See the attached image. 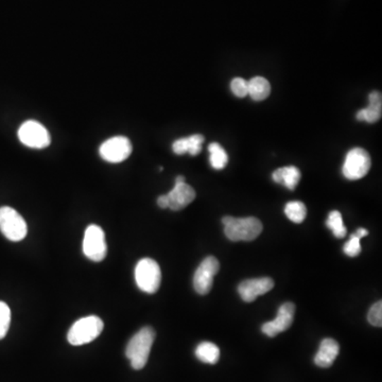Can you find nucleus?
<instances>
[{
  "label": "nucleus",
  "mask_w": 382,
  "mask_h": 382,
  "mask_svg": "<svg viewBox=\"0 0 382 382\" xmlns=\"http://www.w3.org/2000/svg\"><path fill=\"white\" fill-rule=\"evenodd\" d=\"M136 285L144 292H157L161 283V271L159 264L151 258H142L135 268Z\"/></svg>",
  "instance_id": "20e7f679"
},
{
  "label": "nucleus",
  "mask_w": 382,
  "mask_h": 382,
  "mask_svg": "<svg viewBox=\"0 0 382 382\" xmlns=\"http://www.w3.org/2000/svg\"><path fill=\"white\" fill-rule=\"evenodd\" d=\"M104 328V323L99 316H90L80 319L70 327L67 340L73 346L84 345L97 339Z\"/></svg>",
  "instance_id": "7ed1b4c3"
},
{
  "label": "nucleus",
  "mask_w": 382,
  "mask_h": 382,
  "mask_svg": "<svg viewBox=\"0 0 382 382\" xmlns=\"http://www.w3.org/2000/svg\"><path fill=\"white\" fill-rule=\"evenodd\" d=\"M204 140V136L201 134H195V135L188 136V137L180 138L172 144V150L178 155L189 153L191 156H196L202 151V144Z\"/></svg>",
  "instance_id": "dca6fc26"
},
{
  "label": "nucleus",
  "mask_w": 382,
  "mask_h": 382,
  "mask_svg": "<svg viewBox=\"0 0 382 382\" xmlns=\"http://www.w3.org/2000/svg\"><path fill=\"white\" fill-rule=\"evenodd\" d=\"M220 270V264L217 258L209 256L205 258L197 269L194 275V288L200 295H207L211 292L214 285V277Z\"/></svg>",
  "instance_id": "1a4fd4ad"
},
{
  "label": "nucleus",
  "mask_w": 382,
  "mask_h": 382,
  "mask_svg": "<svg viewBox=\"0 0 382 382\" xmlns=\"http://www.w3.org/2000/svg\"><path fill=\"white\" fill-rule=\"evenodd\" d=\"M230 90L237 97H245V96H247V92H249L247 81H245L242 78H235L230 82Z\"/></svg>",
  "instance_id": "a878e982"
},
{
  "label": "nucleus",
  "mask_w": 382,
  "mask_h": 382,
  "mask_svg": "<svg viewBox=\"0 0 382 382\" xmlns=\"http://www.w3.org/2000/svg\"><path fill=\"white\" fill-rule=\"evenodd\" d=\"M274 287V281L270 277H260V278L247 279L241 281L238 285V293L241 299L247 303L255 301L260 295H266L272 290Z\"/></svg>",
  "instance_id": "ddd939ff"
},
{
  "label": "nucleus",
  "mask_w": 382,
  "mask_h": 382,
  "mask_svg": "<svg viewBox=\"0 0 382 382\" xmlns=\"http://www.w3.org/2000/svg\"><path fill=\"white\" fill-rule=\"evenodd\" d=\"M301 178V171L299 168L295 167V166L279 168V169L275 170L272 174L274 182L283 185L290 190H295L297 188Z\"/></svg>",
  "instance_id": "f3484780"
},
{
  "label": "nucleus",
  "mask_w": 382,
  "mask_h": 382,
  "mask_svg": "<svg viewBox=\"0 0 382 382\" xmlns=\"http://www.w3.org/2000/svg\"><path fill=\"white\" fill-rule=\"evenodd\" d=\"M339 352V343L335 340L327 338L321 342L320 348L314 357V363L323 369L331 367L337 359Z\"/></svg>",
  "instance_id": "4468645a"
},
{
  "label": "nucleus",
  "mask_w": 382,
  "mask_h": 382,
  "mask_svg": "<svg viewBox=\"0 0 382 382\" xmlns=\"http://www.w3.org/2000/svg\"><path fill=\"white\" fill-rule=\"evenodd\" d=\"M356 234L358 235L360 238H363V237L367 236V235H369V232H367V230H365V228H358V230H357Z\"/></svg>",
  "instance_id": "cd10ccee"
},
{
  "label": "nucleus",
  "mask_w": 382,
  "mask_h": 382,
  "mask_svg": "<svg viewBox=\"0 0 382 382\" xmlns=\"http://www.w3.org/2000/svg\"><path fill=\"white\" fill-rule=\"evenodd\" d=\"M285 214L293 223H302L307 217V207L303 202L292 201L285 205Z\"/></svg>",
  "instance_id": "412c9836"
},
{
  "label": "nucleus",
  "mask_w": 382,
  "mask_h": 382,
  "mask_svg": "<svg viewBox=\"0 0 382 382\" xmlns=\"http://www.w3.org/2000/svg\"><path fill=\"white\" fill-rule=\"evenodd\" d=\"M18 138L25 146L33 149L46 148L51 142L48 130L39 121H28L20 125Z\"/></svg>",
  "instance_id": "6e6552de"
},
{
  "label": "nucleus",
  "mask_w": 382,
  "mask_h": 382,
  "mask_svg": "<svg viewBox=\"0 0 382 382\" xmlns=\"http://www.w3.org/2000/svg\"><path fill=\"white\" fill-rule=\"evenodd\" d=\"M100 156L109 163H121L132 153V144L125 136H115L106 140L99 149Z\"/></svg>",
  "instance_id": "9d476101"
},
{
  "label": "nucleus",
  "mask_w": 382,
  "mask_h": 382,
  "mask_svg": "<svg viewBox=\"0 0 382 382\" xmlns=\"http://www.w3.org/2000/svg\"><path fill=\"white\" fill-rule=\"evenodd\" d=\"M157 205H159L161 209H168L169 202H168L167 195H164V196H161L157 199Z\"/></svg>",
  "instance_id": "bb28decb"
},
{
  "label": "nucleus",
  "mask_w": 382,
  "mask_h": 382,
  "mask_svg": "<svg viewBox=\"0 0 382 382\" xmlns=\"http://www.w3.org/2000/svg\"><path fill=\"white\" fill-rule=\"evenodd\" d=\"M371 165V156L367 151L362 148H354L346 155L342 173L347 180H360L369 173Z\"/></svg>",
  "instance_id": "0eeeda50"
},
{
  "label": "nucleus",
  "mask_w": 382,
  "mask_h": 382,
  "mask_svg": "<svg viewBox=\"0 0 382 382\" xmlns=\"http://www.w3.org/2000/svg\"><path fill=\"white\" fill-rule=\"evenodd\" d=\"M209 163L216 170H222L228 163V156L226 151L218 142H211L209 146Z\"/></svg>",
  "instance_id": "aec40b11"
},
{
  "label": "nucleus",
  "mask_w": 382,
  "mask_h": 382,
  "mask_svg": "<svg viewBox=\"0 0 382 382\" xmlns=\"http://www.w3.org/2000/svg\"><path fill=\"white\" fill-rule=\"evenodd\" d=\"M11 324V309L5 302H0V340L7 335Z\"/></svg>",
  "instance_id": "5701e85b"
},
{
  "label": "nucleus",
  "mask_w": 382,
  "mask_h": 382,
  "mask_svg": "<svg viewBox=\"0 0 382 382\" xmlns=\"http://www.w3.org/2000/svg\"><path fill=\"white\" fill-rule=\"evenodd\" d=\"M224 234L230 241H253L261 234L262 223L254 217L235 218L226 216L222 219Z\"/></svg>",
  "instance_id": "f03ea898"
},
{
  "label": "nucleus",
  "mask_w": 382,
  "mask_h": 382,
  "mask_svg": "<svg viewBox=\"0 0 382 382\" xmlns=\"http://www.w3.org/2000/svg\"><path fill=\"white\" fill-rule=\"evenodd\" d=\"M196 356L202 362L207 364H216L219 361L220 350L211 342H202L197 346Z\"/></svg>",
  "instance_id": "6ab92c4d"
},
{
  "label": "nucleus",
  "mask_w": 382,
  "mask_h": 382,
  "mask_svg": "<svg viewBox=\"0 0 382 382\" xmlns=\"http://www.w3.org/2000/svg\"><path fill=\"white\" fill-rule=\"evenodd\" d=\"M367 321L369 324L376 327L382 326V302L379 301L374 304L367 314Z\"/></svg>",
  "instance_id": "393cba45"
},
{
  "label": "nucleus",
  "mask_w": 382,
  "mask_h": 382,
  "mask_svg": "<svg viewBox=\"0 0 382 382\" xmlns=\"http://www.w3.org/2000/svg\"><path fill=\"white\" fill-rule=\"evenodd\" d=\"M326 226L333 232V236L337 237V238H344L346 236L347 230H346L345 226H344L343 218H342L340 211H333L329 214Z\"/></svg>",
  "instance_id": "4be33fe9"
},
{
  "label": "nucleus",
  "mask_w": 382,
  "mask_h": 382,
  "mask_svg": "<svg viewBox=\"0 0 382 382\" xmlns=\"http://www.w3.org/2000/svg\"><path fill=\"white\" fill-rule=\"evenodd\" d=\"M295 305L293 303L283 304L279 307L276 318L270 322L264 323L261 331L270 338L276 337L278 333H283L290 328L295 320Z\"/></svg>",
  "instance_id": "9b49d317"
},
{
  "label": "nucleus",
  "mask_w": 382,
  "mask_h": 382,
  "mask_svg": "<svg viewBox=\"0 0 382 382\" xmlns=\"http://www.w3.org/2000/svg\"><path fill=\"white\" fill-rule=\"evenodd\" d=\"M154 340L155 331L150 326L140 329L130 340L125 348V356L131 361L134 369L138 371L146 366Z\"/></svg>",
  "instance_id": "f257e3e1"
},
{
  "label": "nucleus",
  "mask_w": 382,
  "mask_h": 382,
  "mask_svg": "<svg viewBox=\"0 0 382 382\" xmlns=\"http://www.w3.org/2000/svg\"><path fill=\"white\" fill-rule=\"evenodd\" d=\"M0 232L8 240L18 242L28 234V226L20 213L9 207L0 209Z\"/></svg>",
  "instance_id": "39448f33"
},
{
  "label": "nucleus",
  "mask_w": 382,
  "mask_h": 382,
  "mask_svg": "<svg viewBox=\"0 0 382 382\" xmlns=\"http://www.w3.org/2000/svg\"><path fill=\"white\" fill-rule=\"evenodd\" d=\"M360 237L355 233L350 236V240L344 245L343 252L350 257H357L362 251L360 245Z\"/></svg>",
  "instance_id": "b1692460"
},
{
  "label": "nucleus",
  "mask_w": 382,
  "mask_h": 382,
  "mask_svg": "<svg viewBox=\"0 0 382 382\" xmlns=\"http://www.w3.org/2000/svg\"><path fill=\"white\" fill-rule=\"evenodd\" d=\"M83 253L88 259L94 262L106 259L108 245L106 234L100 226L92 224L86 228L83 239Z\"/></svg>",
  "instance_id": "423d86ee"
},
{
  "label": "nucleus",
  "mask_w": 382,
  "mask_h": 382,
  "mask_svg": "<svg viewBox=\"0 0 382 382\" xmlns=\"http://www.w3.org/2000/svg\"><path fill=\"white\" fill-rule=\"evenodd\" d=\"M168 209L178 211L188 207L196 199V191L190 185L186 184L184 176L176 178L175 185L167 195Z\"/></svg>",
  "instance_id": "f8f14e48"
},
{
  "label": "nucleus",
  "mask_w": 382,
  "mask_h": 382,
  "mask_svg": "<svg viewBox=\"0 0 382 382\" xmlns=\"http://www.w3.org/2000/svg\"><path fill=\"white\" fill-rule=\"evenodd\" d=\"M249 92L254 101H264L270 96L271 85L268 80L264 77H255L247 82Z\"/></svg>",
  "instance_id": "a211bd4d"
},
{
  "label": "nucleus",
  "mask_w": 382,
  "mask_h": 382,
  "mask_svg": "<svg viewBox=\"0 0 382 382\" xmlns=\"http://www.w3.org/2000/svg\"><path fill=\"white\" fill-rule=\"evenodd\" d=\"M369 104L367 108L357 113V121L375 123L381 118L382 96L381 92L374 90L369 94Z\"/></svg>",
  "instance_id": "2eb2a0df"
}]
</instances>
